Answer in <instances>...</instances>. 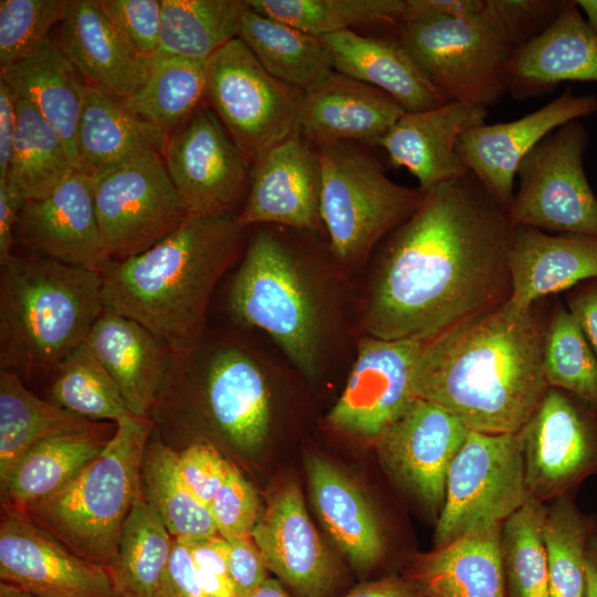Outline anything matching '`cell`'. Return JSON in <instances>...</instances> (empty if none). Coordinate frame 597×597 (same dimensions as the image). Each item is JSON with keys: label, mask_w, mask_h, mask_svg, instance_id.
<instances>
[{"label": "cell", "mask_w": 597, "mask_h": 597, "mask_svg": "<svg viewBox=\"0 0 597 597\" xmlns=\"http://www.w3.org/2000/svg\"><path fill=\"white\" fill-rule=\"evenodd\" d=\"M248 597H292L275 578L268 577Z\"/></svg>", "instance_id": "6125c7cd"}, {"label": "cell", "mask_w": 597, "mask_h": 597, "mask_svg": "<svg viewBox=\"0 0 597 597\" xmlns=\"http://www.w3.org/2000/svg\"><path fill=\"white\" fill-rule=\"evenodd\" d=\"M358 144L316 145L322 169L321 217L333 256L345 268L364 262L420 206L423 192L401 186Z\"/></svg>", "instance_id": "52a82bcc"}, {"label": "cell", "mask_w": 597, "mask_h": 597, "mask_svg": "<svg viewBox=\"0 0 597 597\" xmlns=\"http://www.w3.org/2000/svg\"><path fill=\"white\" fill-rule=\"evenodd\" d=\"M205 362L203 396L211 419L237 448L258 449L266 438L271 413L260 367L231 346L216 348Z\"/></svg>", "instance_id": "83f0119b"}, {"label": "cell", "mask_w": 597, "mask_h": 597, "mask_svg": "<svg viewBox=\"0 0 597 597\" xmlns=\"http://www.w3.org/2000/svg\"><path fill=\"white\" fill-rule=\"evenodd\" d=\"M502 524L473 532L413 559L409 579L423 597H507Z\"/></svg>", "instance_id": "f546056e"}, {"label": "cell", "mask_w": 597, "mask_h": 597, "mask_svg": "<svg viewBox=\"0 0 597 597\" xmlns=\"http://www.w3.org/2000/svg\"><path fill=\"white\" fill-rule=\"evenodd\" d=\"M0 80L18 97L34 106L59 133L80 170L76 135L83 83L60 45L48 40L32 55L0 69Z\"/></svg>", "instance_id": "d6a6232c"}, {"label": "cell", "mask_w": 597, "mask_h": 597, "mask_svg": "<svg viewBox=\"0 0 597 597\" xmlns=\"http://www.w3.org/2000/svg\"><path fill=\"white\" fill-rule=\"evenodd\" d=\"M102 432L56 436L33 446L19 461L1 494L23 510L70 482L104 449Z\"/></svg>", "instance_id": "ab89813d"}, {"label": "cell", "mask_w": 597, "mask_h": 597, "mask_svg": "<svg viewBox=\"0 0 597 597\" xmlns=\"http://www.w3.org/2000/svg\"><path fill=\"white\" fill-rule=\"evenodd\" d=\"M311 496L316 512L353 567L371 569L384 555L378 520L360 490L327 460L306 461Z\"/></svg>", "instance_id": "1f68e13d"}, {"label": "cell", "mask_w": 597, "mask_h": 597, "mask_svg": "<svg viewBox=\"0 0 597 597\" xmlns=\"http://www.w3.org/2000/svg\"><path fill=\"white\" fill-rule=\"evenodd\" d=\"M168 134L83 83L76 147L80 170L90 177L150 151L163 154Z\"/></svg>", "instance_id": "4dcf8cb0"}, {"label": "cell", "mask_w": 597, "mask_h": 597, "mask_svg": "<svg viewBox=\"0 0 597 597\" xmlns=\"http://www.w3.org/2000/svg\"><path fill=\"white\" fill-rule=\"evenodd\" d=\"M296 247L276 226L249 240L232 277L228 307L239 323L269 334L305 375L317 370L322 314Z\"/></svg>", "instance_id": "8992f818"}, {"label": "cell", "mask_w": 597, "mask_h": 597, "mask_svg": "<svg viewBox=\"0 0 597 597\" xmlns=\"http://www.w3.org/2000/svg\"><path fill=\"white\" fill-rule=\"evenodd\" d=\"M119 103L169 135L207 105L206 61L157 53L144 84Z\"/></svg>", "instance_id": "8d00e7d4"}, {"label": "cell", "mask_w": 597, "mask_h": 597, "mask_svg": "<svg viewBox=\"0 0 597 597\" xmlns=\"http://www.w3.org/2000/svg\"><path fill=\"white\" fill-rule=\"evenodd\" d=\"M422 344L364 336L328 423L349 434L376 439L417 398L412 369Z\"/></svg>", "instance_id": "2e32d148"}, {"label": "cell", "mask_w": 597, "mask_h": 597, "mask_svg": "<svg viewBox=\"0 0 597 597\" xmlns=\"http://www.w3.org/2000/svg\"><path fill=\"white\" fill-rule=\"evenodd\" d=\"M239 39L276 80L306 91L334 71L321 40L252 9L242 18Z\"/></svg>", "instance_id": "e575fe53"}, {"label": "cell", "mask_w": 597, "mask_h": 597, "mask_svg": "<svg viewBox=\"0 0 597 597\" xmlns=\"http://www.w3.org/2000/svg\"><path fill=\"white\" fill-rule=\"evenodd\" d=\"M50 388L53 404L92 421H113L132 413L113 378L86 342L54 368Z\"/></svg>", "instance_id": "f6af8a7d"}, {"label": "cell", "mask_w": 597, "mask_h": 597, "mask_svg": "<svg viewBox=\"0 0 597 597\" xmlns=\"http://www.w3.org/2000/svg\"><path fill=\"white\" fill-rule=\"evenodd\" d=\"M18 126L8 179L25 200L48 196L77 169L59 133L17 96ZM2 181V180H1Z\"/></svg>", "instance_id": "b9f144b4"}, {"label": "cell", "mask_w": 597, "mask_h": 597, "mask_svg": "<svg viewBox=\"0 0 597 597\" xmlns=\"http://www.w3.org/2000/svg\"><path fill=\"white\" fill-rule=\"evenodd\" d=\"M91 180L109 261L146 251L189 216L159 151L135 157Z\"/></svg>", "instance_id": "7c38bea8"}, {"label": "cell", "mask_w": 597, "mask_h": 597, "mask_svg": "<svg viewBox=\"0 0 597 597\" xmlns=\"http://www.w3.org/2000/svg\"><path fill=\"white\" fill-rule=\"evenodd\" d=\"M591 554L597 562V535L594 537L591 543Z\"/></svg>", "instance_id": "003e7915"}, {"label": "cell", "mask_w": 597, "mask_h": 597, "mask_svg": "<svg viewBox=\"0 0 597 597\" xmlns=\"http://www.w3.org/2000/svg\"><path fill=\"white\" fill-rule=\"evenodd\" d=\"M595 113L596 95H576L567 87L548 104L521 118L468 129L459 137L455 149L467 169L507 210L525 156L558 127Z\"/></svg>", "instance_id": "ac0fdd59"}, {"label": "cell", "mask_w": 597, "mask_h": 597, "mask_svg": "<svg viewBox=\"0 0 597 597\" xmlns=\"http://www.w3.org/2000/svg\"><path fill=\"white\" fill-rule=\"evenodd\" d=\"M303 91L269 74L239 38L206 61V101L250 165L297 134Z\"/></svg>", "instance_id": "9c48e42d"}, {"label": "cell", "mask_w": 597, "mask_h": 597, "mask_svg": "<svg viewBox=\"0 0 597 597\" xmlns=\"http://www.w3.org/2000/svg\"><path fill=\"white\" fill-rule=\"evenodd\" d=\"M596 535V520L580 511L569 494L546 506L542 536L551 597H586V567Z\"/></svg>", "instance_id": "7bdbcfd3"}, {"label": "cell", "mask_w": 597, "mask_h": 597, "mask_svg": "<svg viewBox=\"0 0 597 597\" xmlns=\"http://www.w3.org/2000/svg\"><path fill=\"white\" fill-rule=\"evenodd\" d=\"M253 11L321 38L354 28L397 36L406 0H247Z\"/></svg>", "instance_id": "f35d334b"}, {"label": "cell", "mask_w": 597, "mask_h": 597, "mask_svg": "<svg viewBox=\"0 0 597 597\" xmlns=\"http://www.w3.org/2000/svg\"><path fill=\"white\" fill-rule=\"evenodd\" d=\"M251 537L269 570L301 597H327L337 573L306 512L297 485L283 486L269 502Z\"/></svg>", "instance_id": "44dd1931"}, {"label": "cell", "mask_w": 597, "mask_h": 597, "mask_svg": "<svg viewBox=\"0 0 597 597\" xmlns=\"http://www.w3.org/2000/svg\"><path fill=\"white\" fill-rule=\"evenodd\" d=\"M174 541L140 489L122 526L115 556L108 566L121 597H159Z\"/></svg>", "instance_id": "d590c367"}, {"label": "cell", "mask_w": 597, "mask_h": 597, "mask_svg": "<svg viewBox=\"0 0 597 597\" xmlns=\"http://www.w3.org/2000/svg\"><path fill=\"white\" fill-rule=\"evenodd\" d=\"M177 457L178 452L159 440L147 443L140 470L144 499L174 540L189 542L218 536L209 506L185 484Z\"/></svg>", "instance_id": "60d3db41"}, {"label": "cell", "mask_w": 597, "mask_h": 597, "mask_svg": "<svg viewBox=\"0 0 597 597\" xmlns=\"http://www.w3.org/2000/svg\"><path fill=\"white\" fill-rule=\"evenodd\" d=\"M19 239L39 255L101 273L106 258L91 177L76 170L48 196L25 200Z\"/></svg>", "instance_id": "ffe728a7"}, {"label": "cell", "mask_w": 597, "mask_h": 597, "mask_svg": "<svg viewBox=\"0 0 597 597\" xmlns=\"http://www.w3.org/2000/svg\"><path fill=\"white\" fill-rule=\"evenodd\" d=\"M321 190L318 151L297 133L252 164L239 222L244 228L276 226L315 232L323 226Z\"/></svg>", "instance_id": "d6986e66"}, {"label": "cell", "mask_w": 597, "mask_h": 597, "mask_svg": "<svg viewBox=\"0 0 597 597\" xmlns=\"http://www.w3.org/2000/svg\"><path fill=\"white\" fill-rule=\"evenodd\" d=\"M60 48L84 84L122 102L145 82L149 61L124 40L98 0H67Z\"/></svg>", "instance_id": "cb8c5ba5"}, {"label": "cell", "mask_w": 597, "mask_h": 597, "mask_svg": "<svg viewBox=\"0 0 597 597\" xmlns=\"http://www.w3.org/2000/svg\"><path fill=\"white\" fill-rule=\"evenodd\" d=\"M507 210L467 172L423 192L378 245L367 336L427 342L511 297Z\"/></svg>", "instance_id": "6da1fadb"}, {"label": "cell", "mask_w": 597, "mask_h": 597, "mask_svg": "<svg viewBox=\"0 0 597 597\" xmlns=\"http://www.w3.org/2000/svg\"><path fill=\"white\" fill-rule=\"evenodd\" d=\"M103 311L101 273L12 254L0 273L1 370L54 369L85 342Z\"/></svg>", "instance_id": "277c9868"}, {"label": "cell", "mask_w": 597, "mask_h": 597, "mask_svg": "<svg viewBox=\"0 0 597 597\" xmlns=\"http://www.w3.org/2000/svg\"><path fill=\"white\" fill-rule=\"evenodd\" d=\"M149 430L146 417L121 418L104 449L70 482L19 511L75 555L108 568L140 492Z\"/></svg>", "instance_id": "5b68a950"}, {"label": "cell", "mask_w": 597, "mask_h": 597, "mask_svg": "<svg viewBox=\"0 0 597 597\" xmlns=\"http://www.w3.org/2000/svg\"><path fill=\"white\" fill-rule=\"evenodd\" d=\"M342 597H423L405 576H388L357 585Z\"/></svg>", "instance_id": "94428289"}, {"label": "cell", "mask_w": 597, "mask_h": 597, "mask_svg": "<svg viewBox=\"0 0 597 597\" xmlns=\"http://www.w3.org/2000/svg\"><path fill=\"white\" fill-rule=\"evenodd\" d=\"M248 9L247 0H161L157 53L207 61L239 36Z\"/></svg>", "instance_id": "74e56055"}, {"label": "cell", "mask_w": 597, "mask_h": 597, "mask_svg": "<svg viewBox=\"0 0 597 597\" xmlns=\"http://www.w3.org/2000/svg\"><path fill=\"white\" fill-rule=\"evenodd\" d=\"M469 432L448 410L416 398L376 438L377 450L399 483L432 512H440L450 465Z\"/></svg>", "instance_id": "e0dca14e"}, {"label": "cell", "mask_w": 597, "mask_h": 597, "mask_svg": "<svg viewBox=\"0 0 597 597\" xmlns=\"http://www.w3.org/2000/svg\"><path fill=\"white\" fill-rule=\"evenodd\" d=\"M67 0L0 1V69L15 64L50 40L49 31L61 22Z\"/></svg>", "instance_id": "7dc6e473"}, {"label": "cell", "mask_w": 597, "mask_h": 597, "mask_svg": "<svg viewBox=\"0 0 597 597\" xmlns=\"http://www.w3.org/2000/svg\"><path fill=\"white\" fill-rule=\"evenodd\" d=\"M159 597H210L203 589L185 542L175 540Z\"/></svg>", "instance_id": "11a10c76"}, {"label": "cell", "mask_w": 597, "mask_h": 597, "mask_svg": "<svg viewBox=\"0 0 597 597\" xmlns=\"http://www.w3.org/2000/svg\"><path fill=\"white\" fill-rule=\"evenodd\" d=\"M334 71L390 95L406 112L447 103L397 36L343 30L321 36Z\"/></svg>", "instance_id": "f1b7e54d"}, {"label": "cell", "mask_w": 597, "mask_h": 597, "mask_svg": "<svg viewBox=\"0 0 597 597\" xmlns=\"http://www.w3.org/2000/svg\"><path fill=\"white\" fill-rule=\"evenodd\" d=\"M577 6L586 15V23L589 29L597 35V0H576Z\"/></svg>", "instance_id": "be15d7a7"}, {"label": "cell", "mask_w": 597, "mask_h": 597, "mask_svg": "<svg viewBox=\"0 0 597 597\" xmlns=\"http://www.w3.org/2000/svg\"><path fill=\"white\" fill-rule=\"evenodd\" d=\"M0 577L35 597H121L107 567L75 555L12 507L0 524Z\"/></svg>", "instance_id": "9a60e30c"}, {"label": "cell", "mask_w": 597, "mask_h": 597, "mask_svg": "<svg viewBox=\"0 0 597 597\" xmlns=\"http://www.w3.org/2000/svg\"><path fill=\"white\" fill-rule=\"evenodd\" d=\"M589 139L583 121H573L525 156L507 208L512 226L597 238V196L584 165Z\"/></svg>", "instance_id": "30bf717a"}, {"label": "cell", "mask_w": 597, "mask_h": 597, "mask_svg": "<svg viewBox=\"0 0 597 597\" xmlns=\"http://www.w3.org/2000/svg\"><path fill=\"white\" fill-rule=\"evenodd\" d=\"M552 300L525 308L507 301L423 342L412 369L416 397L472 431L517 432L549 388L543 358Z\"/></svg>", "instance_id": "7a4b0ae2"}, {"label": "cell", "mask_w": 597, "mask_h": 597, "mask_svg": "<svg viewBox=\"0 0 597 597\" xmlns=\"http://www.w3.org/2000/svg\"><path fill=\"white\" fill-rule=\"evenodd\" d=\"M546 506L534 499L502 523L501 554L507 597H551L542 526Z\"/></svg>", "instance_id": "bcb514c9"}, {"label": "cell", "mask_w": 597, "mask_h": 597, "mask_svg": "<svg viewBox=\"0 0 597 597\" xmlns=\"http://www.w3.org/2000/svg\"><path fill=\"white\" fill-rule=\"evenodd\" d=\"M587 593L586 597H597V562L591 552L587 561Z\"/></svg>", "instance_id": "e7e4bbea"}, {"label": "cell", "mask_w": 597, "mask_h": 597, "mask_svg": "<svg viewBox=\"0 0 597 597\" xmlns=\"http://www.w3.org/2000/svg\"><path fill=\"white\" fill-rule=\"evenodd\" d=\"M567 0H483L481 14L507 41L513 52L542 34Z\"/></svg>", "instance_id": "c3c4849f"}, {"label": "cell", "mask_w": 597, "mask_h": 597, "mask_svg": "<svg viewBox=\"0 0 597 597\" xmlns=\"http://www.w3.org/2000/svg\"><path fill=\"white\" fill-rule=\"evenodd\" d=\"M406 111L387 93L333 71L303 92L297 132L314 146H376Z\"/></svg>", "instance_id": "603a6c76"}, {"label": "cell", "mask_w": 597, "mask_h": 597, "mask_svg": "<svg viewBox=\"0 0 597 597\" xmlns=\"http://www.w3.org/2000/svg\"><path fill=\"white\" fill-rule=\"evenodd\" d=\"M178 469L190 492L209 506L232 465L208 443H193L178 452Z\"/></svg>", "instance_id": "816d5d0a"}, {"label": "cell", "mask_w": 597, "mask_h": 597, "mask_svg": "<svg viewBox=\"0 0 597 597\" xmlns=\"http://www.w3.org/2000/svg\"><path fill=\"white\" fill-rule=\"evenodd\" d=\"M397 39L446 102L488 108L507 93V41L483 15L405 22Z\"/></svg>", "instance_id": "ba28073f"}, {"label": "cell", "mask_w": 597, "mask_h": 597, "mask_svg": "<svg viewBox=\"0 0 597 597\" xmlns=\"http://www.w3.org/2000/svg\"><path fill=\"white\" fill-rule=\"evenodd\" d=\"M209 509L219 536L226 541L251 537L260 516L256 493L234 467Z\"/></svg>", "instance_id": "681fc988"}, {"label": "cell", "mask_w": 597, "mask_h": 597, "mask_svg": "<svg viewBox=\"0 0 597 597\" xmlns=\"http://www.w3.org/2000/svg\"><path fill=\"white\" fill-rule=\"evenodd\" d=\"M161 155L189 214H238L243 207L251 165L208 105L169 134Z\"/></svg>", "instance_id": "5bb4252c"}, {"label": "cell", "mask_w": 597, "mask_h": 597, "mask_svg": "<svg viewBox=\"0 0 597 597\" xmlns=\"http://www.w3.org/2000/svg\"><path fill=\"white\" fill-rule=\"evenodd\" d=\"M17 126V95L0 80V181L9 177Z\"/></svg>", "instance_id": "91938a15"}, {"label": "cell", "mask_w": 597, "mask_h": 597, "mask_svg": "<svg viewBox=\"0 0 597 597\" xmlns=\"http://www.w3.org/2000/svg\"><path fill=\"white\" fill-rule=\"evenodd\" d=\"M488 108L447 102L421 112H405L376 146L385 149L390 165L406 168L422 192L469 172L457 153L459 137L485 124Z\"/></svg>", "instance_id": "7402d4cb"}, {"label": "cell", "mask_w": 597, "mask_h": 597, "mask_svg": "<svg viewBox=\"0 0 597 597\" xmlns=\"http://www.w3.org/2000/svg\"><path fill=\"white\" fill-rule=\"evenodd\" d=\"M226 561L238 597H248L269 577V569L252 537L227 541Z\"/></svg>", "instance_id": "db71d44e"}, {"label": "cell", "mask_w": 597, "mask_h": 597, "mask_svg": "<svg viewBox=\"0 0 597 597\" xmlns=\"http://www.w3.org/2000/svg\"><path fill=\"white\" fill-rule=\"evenodd\" d=\"M0 597H35L28 594L14 586L1 582L0 584Z\"/></svg>", "instance_id": "03108f58"}, {"label": "cell", "mask_w": 597, "mask_h": 597, "mask_svg": "<svg viewBox=\"0 0 597 597\" xmlns=\"http://www.w3.org/2000/svg\"><path fill=\"white\" fill-rule=\"evenodd\" d=\"M104 425L76 416L32 394L18 374L0 373V486L9 481L21 458L45 439L102 432Z\"/></svg>", "instance_id": "836d02e7"}, {"label": "cell", "mask_w": 597, "mask_h": 597, "mask_svg": "<svg viewBox=\"0 0 597 597\" xmlns=\"http://www.w3.org/2000/svg\"><path fill=\"white\" fill-rule=\"evenodd\" d=\"M528 499L517 432L470 430L447 475L434 544L502 524Z\"/></svg>", "instance_id": "8fae6325"}, {"label": "cell", "mask_w": 597, "mask_h": 597, "mask_svg": "<svg viewBox=\"0 0 597 597\" xmlns=\"http://www.w3.org/2000/svg\"><path fill=\"white\" fill-rule=\"evenodd\" d=\"M483 0H406L405 22L429 18H463L480 14Z\"/></svg>", "instance_id": "6f0895ef"}, {"label": "cell", "mask_w": 597, "mask_h": 597, "mask_svg": "<svg viewBox=\"0 0 597 597\" xmlns=\"http://www.w3.org/2000/svg\"><path fill=\"white\" fill-rule=\"evenodd\" d=\"M597 82V35L576 0L538 36L517 48L506 66L507 93L514 100L541 96L562 82Z\"/></svg>", "instance_id": "d4e9b609"}, {"label": "cell", "mask_w": 597, "mask_h": 597, "mask_svg": "<svg viewBox=\"0 0 597 597\" xmlns=\"http://www.w3.org/2000/svg\"><path fill=\"white\" fill-rule=\"evenodd\" d=\"M85 342L116 383L129 411L146 417L170 378L175 352L138 322L106 310Z\"/></svg>", "instance_id": "484cf974"}, {"label": "cell", "mask_w": 597, "mask_h": 597, "mask_svg": "<svg viewBox=\"0 0 597 597\" xmlns=\"http://www.w3.org/2000/svg\"><path fill=\"white\" fill-rule=\"evenodd\" d=\"M544 375L597 412V356L563 298L553 296L544 343Z\"/></svg>", "instance_id": "ee69618b"}, {"label": "cell", "mask_w": 597, "mask_h": 597, "mask_svg": "<svg viewBox=\"0 0 597 597\" xmlns=\"http://www.w3.org/2000/svg\"><path fill=\"white\" fill-rule=\"evenodd\" d=\"M507 264L511 277L509 303L525 308L565 293L578 283L597 277V238L551 234L513 226Z\"/></svg>", "instance_id": "4316f807"}, {"label": "cell", "mask_w": 597, "mask_h": 597, "mask_svg": "<svg viewBox=\"0 0 597 597\" xmlns=\"http://www.w3.org/2000/svg\"><path fill=\"white\" fill-rule=\"evenodd\" d=\"M244 230L237 213L189 214L151 248L106 264L101 272L104 310L138 322L176 355L191 350Z\"/></svg>", "instance_id": "3957f363"}, {"label": "cell", "mask_w": 597, "mask_h": 597, "mask_svg": "<svg viewBox=\"0 0 597 597\" xmlns=\"http://www.w3.org/2000/svg\"><path fill=\"white\" fill-rule=\"evenodd\" d=\"M517 436L530 499L567 495L597 475V412L574 396L548 388Z\"/></svg>", "instance_id": "4fadbf2b"}, {"label": "cell", "mask_w": 597, "mask_h": 597, "mask_svg": "<svg viewBox=\"0 0 597 597\" xmlns=\"http://www.w3.org/2000/svg\"><path fill=\"white\" fill-rule=\"evenodd\" d=\"M98 3L130 48L150 61L159 46L161 0H98Z\"/></svg>", "instance_id": "f907efd6"}, {"label": "cell", "mask_w": 597, "mask_h": 597, "mask_svg": "<svg viewBox=\"0 0 597 597\" xmlns=\"http://www.w3.org/2000/svg\"><path fill=\"white\" fill-rule=\"evenodd\" d=\"M185 543L207 594L210 597H238L226 561L227 541L218 535Z\"/></svg>", "instance_id": "f5cc1de1"}, {"label": "cell", "mask_w": 597, "mask_h": 597, "mask_svg": "<svg viewBox=\"0 0 597 597\" xmlns=\"http://www.w3.org/2000/svg\"><path fill=\"white\" fill-rule=\"evenodd\" d=\"M563 301L597 356V277L566 291Z\"/></svg>", "instance_id": "9f6ffc18"}, {"label": "cell", "mask_w": 597, "mask_h": 597, "mask_svg": "<svg viewBox=\"0 0 597 597\" xmlns=\"http://www.w3.org/2000/svg\"><path fill=\"white\" fill-rule=\"evenodd\" d=\"M25 198L10 179L0 181V264L11 255L13 230L19 222Z\"/></svg>", "instance_id": "680465c9"}]
</instances>
